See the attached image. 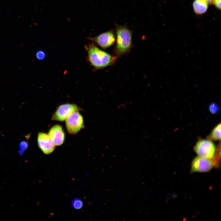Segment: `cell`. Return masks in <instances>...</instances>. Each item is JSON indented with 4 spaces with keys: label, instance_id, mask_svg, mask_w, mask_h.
I'll list each match as a JSON object with an SVG mask.
<instances>
[{
    "label": "cell",
    "instance_id": "cell-2",
    "mask_svg": "<svg viewBox=\"0 0 221 221\" xmlns=\"http://www.w3.org/2000/svg\"><path fill=\"white\" fill-rule=\"evenodd\" d=\"M116 44L115 52L117 56L128 53L132 46V33L126 25L115 23Z\"/></svg>",
    "mask_w": 221,
    "mask_h": 221
},
{
    "label": "cell",
    "instance_id": "cell-3",
    "mask_svg": "<svg viewBox=\"0 0 221 221\" xmlns=\"http://www.w3.org/2000/svg\"><path fill=\"white\" fill-rule=\"evenodd\" d=\"M217 163V160L214 157L208 158L198 156L192 161L191 169L193 172H207L210 171Z\"/></svg>",
    "mask_w": 221,
    "mask_h": 221
},
{
    "label": "cell",
    "instance_id": "cell-16",
    "mask_svg": "<svg viewBox=\"0 0 221 221\" xmlns=\"http://www.w3.org/2000/svg\"><path fill=\"white\" fill-rule=\"evenodd\" d=\"M214 3L217 8L220 9L221 8V0H214Z\"/></svg>",
    "mask_w": 221,
    "mask_h": 221
},
{
    "label": "cell",
    "instance_id": "cell-7",
    "mask_svg": "<svg viewBox=\"0 0 221 221\" xmlns=\"http://www.w3.org/2000/svg\"><path fill=\"white\" fill-rule=\"evenodd\" d=\"M79 109L75 104L66 103L61 105L57 108L52 117V119L59 121H64L73 112L79 111Z\"/></svg>",
    "mask_w": 221,
    "mask_h": 221
},
{
    "label": "cell",
    "instance_id": "cell-6",
    "mask_svg": "<svg viewBox=\"0 0 221 221\" xmlns=\"http://www.w3.org/2000/svg\"><path fill=\"white\" fill-rule=\"evenodd\" d=\"M88 39L95 42L104 49L112 45L116 41L114 34L112 30L103 33L94 37H88Z\"/></svg>",
    "mask_w": 221,
    "mask_h": 221
},
{
    "label": "cell",
    "instance_id": "cell-15",
    "mask_svg": "<svg viewBox=\"0 0 221 221\" xmlns=\"http://www.w3.org/2000/svg\"><path fill=\"white\" fill-rule=\"evenodd\" d=\"M46 56L45 53L42 50H39L36 52V57L37 59L40 60L44 59Z\"/></svg>",
    "mask_w": 221,
    "mask_h": 221
},
{
    "label": "cell",
    "instance_id": "cell-14",
    "mask_svg": "<svg viewBox=\"0 0 221 221\" xmlns=\"http://www.w3.org/2000/svg\"><path fill=\"white\" fill-rule=\"evenodd\" d=\"M209 109L211 113L215 114L217 113L219 110V107L216 103H211L209 107Z\"/></svg>",
    "mask_w": 221,
    "mask_h": 221
},
{
    "label": "cell",
    "instance_id": "cell-13",
    "mask_svg": "<svg viewBox=\"0 0 221 221\" xmlns=\"http://www.w3.org/2000/svg\"><path fill=\"white\" fill-rule=\"evenodd\" d=\"M19 146L20 148L19 153L21 155L27 148L28 146V143L26 141H22L20 142Z\"/></svg>",
    "mask_w": 221,
    "mask_h": 221
},
{
    "label": "cell",
    "instance_id": "cell-11",
    "mask_svg": "<svg viewBox=\"0 0 221 221\" xmlns=\"http://www.w3.org/2000/svg\"><path fill=\"white\" fill-rule=\"evenodd\" d=\"M221 124H218L213 130L207 138L210 140H219L221 139Z\"/></svg>",
    "mask_w": 221,
    "mask_h": 221
},
{
    "label": "cell",
    "instance_id": "cell-10",
    "mask_svg": "<svg viewBox=\"0 0 221 221\" xmlns=\"http://www.w3.org/2000/svg\"><path fill=\"white\" fill-rule=\"evenodd\" d=\"M208 7V2L206 0H195L193 3L194 11L198 14H201L205 13Z\"/></svg>",
    "mask_w": 221,
    "mask_h": 221
},
{
    "label": "cell",
    "instance_id": "cell-8",
    "mask_svg": "<svg viewBox=\"0 0 221 221\" xmlns=\"http://www.w3.org/2000/svg\"><path fill=\"white\" fill-rule=\"evenodd\" d=\"M38 145L43 152L48 154L52 152L55 148L48 134L44 133H39L38 135Z\"/></svg>",
    "mask_w": 221,
    "mask_h": 221
},
{
    "label": "cell",
    "instance_id": "cell-12",
    "mask_svg": "<svg viewBox=\"0 0 221 221\" xmlns=\"http://www.w3.org/2000/svg\"><path fill=\"white\" fill-rule=\"evenodd\" d=\"M83 203L82 200L79 198H76L73 200L72 202V206L76 209H80L82 207Z\"/></svg>",
    "mask_w": 221,
    "mask_h": 221
},
{
    "label": "cell",
    "instance_id": "cell-1",
    "mask_svg": "<svg viewBox=\"0 0 221 221\" xmlns=\"http://www.w3.org/2000/svg\"><path fill=\"white\" fill-rule=\"evenodd\" d=\"M88 58L91 65L96 69H101L113 64L117 56H113L100 49L93 43L87 47Z\"/></svg>",
    "mask_w": 221,
    "mask_h": 221
},
{
    "label": "cell",
    "instance_id": "cell-5",
    "mask_svg": "<svg viewBox=\"0 0 221 221\" xmlns=\"http://www.w3.org/2000/svg\"><path fill=\"white\" fill-rule=\"evenodd\" d=\"M65 120L66 129L71 134H76L83 127V118L78 111L73 112Z\"/></svg>",
    "mask_w": 221,
    "mask_h": 221
},
{
    "label": "cell",
    "instance_id": "cell-4",
    "mask_svg": "<svg viewBox=\"0 0 221 221\" xmlns=\"http://www.w3.org/2000/svg\"><path fill=\"white\" fill-rule=\"evenodd\" d=\"M194 150L199 156L211 158L215 155V148L214 144L210 140L201 139L196 143Z\"/></svg>",
    "mask_w": 221,
    "mask_h": 221
},
{
    "label": "cell",
    "instance_id": "cell-17",
    "mask_svg": "<svg viewBox=\"0 0 221 221\" xmlns=\"http://www.w3.org/2000/svg\"><path fill=\"white\" fill-rule=\"evenodd\" d=\"M208 3L210 4H212L214 2V0H206Z\"/></svg>",
    "mask_w": 221,
    "mask_h": 221
},
{
    "label": "cell",
    "instance_id": "cell-9",
    "mask_svg": "<svg viewBox=\"0 0 221 221\" xmlns=\"http://www.w3.org/2000/svg\"><path fill=\"white\" fill-rule=\"evenodd\" d=\"M48 134L55 146L62 145L64 141V133L60 125H56L52 126L50 129Z\"/></svg>",
    "mask_w": 221,
    "mask_h": 221
}]
</instances>
